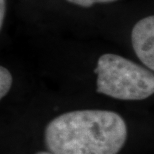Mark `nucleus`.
Masks as SVG:
<instances>
[{
    "label": "nucleus",
    "instance_id": "3",
    "mask_svg": "<svg viewBox=\"0 0 154 154\" xmlns=\"http://www.w3.org/2000/svg\"><path fill=\"white\" fill-rule=\"evenodd\" d=\"M131 43L139 60L154 72V15L144 17L135 24Z\"/></svg>",
    "mask_w": 154,
    "mask_h": 154
},
{
    "label": "nucleus",
    "instance_id": "1",
    "mask_svg": "<svg viewBox=\"0 0 154 154\" xmlns=\"http://www.w3.org/2000/svg\"><path fill=\"white\" fill-rule=\"evenodd\" d=\"M127 125L110 110L64 112L46 125L44 141L52 154H118L127 139Z\"/></svg>",
    "mask_w": 154,
    "mask_h": 154
},
{
    "label": "nucleus",
    "instance_id": "5",
    "mask_svg": "<svg viewBox=\"0 0 154 154\" xmlns=\"http://www.w3.org/2000/svg\"><path fill=\"white\" fill-rule=\"evenodd\" d=\"M72 4L81 6V7H85L88 8L90 6L97 4V3H111V2H115L117 0H66Z\"/></svg>",
    "mask_w": 154,
    "mask_h": 154
},
{
    "label": "nucleus",
    "instance_id": "4",
    "mask_svg": "<svg viewBox=\"0 0 154 154\" xmlns=\"http://www.w3.org/2000/svg\"><path fill=\"white\" fill-rule=\"evenodd\" d=\"M12 85V75L4 66L0 67V98L5 97Z\"/></svg>",
    "mask_w": 154,
    "mask_h": 154
},
{
    "label": "nucleus",
    "instance_id": "7",
    "mask_svg": "<svg viewBox=\"0 0 154 154\" xmlns=\"http://www.w3.org/2000/svg\"><path fill=\"white\" fill-rule=\"evenodd\" d=\"M35 154H52V153L49 152V151H39V152L35 153Z\"/></svg>",
    "mask_w": 154,
    "mask_h": 154
},
{
    "label": "nucleus",
    "instance_id": "6",
    "mask_svg": "<svg viewBox=\"0 0 154 154\" xmlns=\"http://www.w3.org/2000/svg\"><path fill=\"white\" fill-rule=\"evenodd\" d=\"M6 12V0H0V27L2 28Z\"/></svg>",
    "mask_w": 154,
    "mask_h": 154
},
{
    "label": "nucleus",
    "instance_id": "2",
    "mask_svg": "<svg viewBox=\"0 0 154 154\" xmlns=\"http://www.w3.org/2000/svg\"><path fill=\"white\" fill-rule=\"evenodd\" d=\"M94 72L96 91L119 100H143L154 94V73L120 55L106 53L98 58Z\"/></svg>",
    "mask_w": 154,
    "mask_h": 154
}]
</instances>
